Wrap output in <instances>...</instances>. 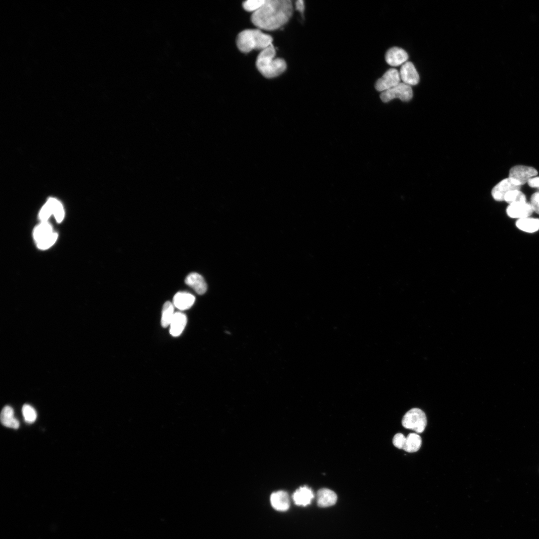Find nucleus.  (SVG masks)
Instances as JSON below:
<instances>
[{"instance_id": "f8f14e48", "label": "nucleus", "mask_w": 539, "mask_h": 539, "mask_svg": "<svg viewBox=\"0 0 539 539\" xmlns=\"http://www.w3.org/2000/svg\"><path fill=\"white\" fill-rule=\"evenodd\" d=\"M408 59V55L403 49L393 47L390 48L386 53L385 60L386 62L392 66H397L403 64L407 62Z\"/></svg>"}, {"instance_id": "4468645a", "label": "nucleus", "mask_w": 539, "mask_h": 539, "mask_svg": "<svg viewBox=\"0 0 539 539\" xmlns=\"http://www.w3.org/2000/svg\"><path fill=\"white\" fill-rule=\"evenodd\" d=\"M313 498L314 494L312 491L307 486L299 487L294 492L292 496L294 503L300 506L308 505Z\"/></svg>"}, {"instance_id": "412c9836", "label": "nucleus", "mask_w": 539, "mask_h": 539, "mask_svg": "<svg viewBox=\"0 0 539 539\" xmlns=\"http://www.w3.org/2000/svg\"><path fill=\"white\" fill-rule=\"evenodd\" d=\"M422 444L421 437L417 434L411 433L406 437L403 450L409 453L415 452L419 450Z\"/></svg>"}, {"instance_id": "f3484780", "label": "nucleus", "mask_w": 539, "mask_h": 539, "mask_svg": "<svg viewBox=\"0 0 539 539\" xmlns=\"http://www.w3.org/2000/svg\"><path fill=\"white\" fill-rule=\"evenodd\" d=\"M337 499L336 494L328 489H321L317 493V503L320 507H328L334 505Z\"/></svg>"}, {"instance_id": "c85d7f7f", "label": "nucleus", "mask_w": 539, "mask_h": 539, "mask_svg": "<svg viewBox=\"0 0 539 539\" xmlns=\"http://www.w3.org/2000/svg\"><path fill=\"white\" fill-rule=\"evenodd\" d=\"M530 203L533 212L539 215V192H536L532 195Z\"/></svg>"}, {"instance_id": "f03ea898", "label": "nucleus", "mask_w": 539, "mask_h": 539, "mask_svg": "<svg viewBox=\"0 0 539 539\" xmlns=\"http://www.w3.org/2000/svg\"><path fill=\"white\" fill-rule=\"evenodd\" d=\"M275 54V48L271 44L261 51L257 58V68L266 78H271L278 76L286 69L285 60L281 58H274Z\"/></svg>"}, {"instance_id": "dca6fc26", "label": "nucleus", "mask_w": 539, "mask_h": 539, "mask_svg": "<svg viewBox=\"0 0 539 539\" xmlns=\"http://www.w3.org/2000/svg\"><path fill=\"white\" fill-rule=\"evenodd\" d=\"M272 507L276 510L285 511L289 507V500L287 493L279 491L273 493L270 497Z\"/></svg>"}, {"instance_id": "ddd939ff", "label": "nucleus", "mask_w": 539, "mask_h": 539, "mask_svg": "<svg viewBox=\"0 0 539 539\" xmlns=\"http://www.w3.org/2000/svg\"><path fill=\"white\" fill-rule=\"evenodd\" d=\"M185 282L199 294H203L207 291V285L204 278L197 272H191L188 274L185 279Z\"/></svg>"}, {"instance_id": "cd10ccee", "label": "nucleus", "mask_w": 539, "mask_h": 539, "mask_svg": "<svg viewBox=\"0 0 539 539\" xmlns=\"http://www.w3.org/2000/svg\"><path fill=\"white\" fill-rule=\"evenodd\" d=\"M406 441V437L402 433L395 434L393 438V444L396 447L403 449Z\"/></svg>"}, {"instance_id": "6e6552de", "label": "nucleus", "mask_w": 539, "mask_h": 539, "mask_svg": "<svg viewBox=\"0 0 539 539\" xmlns=\"http://www.w3.org/2000/svg\"><path fill=\"white\" fill-rule=\"evenodd\" d=\"M399 72L395 68L388 70L375 83V87L379 92L388 90L400 83Z\"/></svg>"}, {"instance_id": "f257e3e1", "label": "nucleus", "mask_w": 539, "mask_h": 539, "mask_svg": "<svg viewBox=\"0 0 539 539\" xmlns=\"http://www.w3.org/2000/svg\"><path fill=\"white\" fill-rule=\"evenodd\" d=\"M293 8L290 0H265L261 8L252 13L251 21L259 28L274 30L289 20Z\"/></svg>"}, {"instance_id": "1a4fd4ad", "label": "nucleus", "mask_w": 539, "mask_h": 539, "mask_svg": "<svg viewBox=\"0 0 539 539\" xmlns=\"http://www.w3.org/2000/svg\"><path fill=\"white\" fill-rule=\"evenodd\" d=\"M506 212L510 217L520 219L530 217L533 210L530 203L526 201L510 204Z\"/></svg>"}, {"instance_id": "aec40b11", "label": "nucleus", "mask_w": 539, "mask_h": 539, "mask_svg": "<svg viewBox=\"0 0 539 539\" xmlns=\"http://www.w3.org/2000/svg\"><path fill=\"white\" fill-rule=\"evenodd\" d=\"M517 227L527 233H534L539 230V219L527 217L518 219L516 223Z\"/></svg>"}, {"instance_id": "c756f323", "label": "nucleus", "mask_w": 539, "mask_h": 539, "mask_svg": "<svg viewBox=\"0 0 539 539\" xmlns=\"http://www.w3.org/2000/svg\"><path fill=\"white\" fill-rule=\"evenodd\" d=\"M528 183L531 187L539 188V177H535L530 179Z\"/></svg>"}, {"instance_id": "7c9ffc66", "label": "nucleus", "mask_w": 539, "mask_h": 539, "mask_svg": "<svg viewBox=\"0 0 539 539\" xmlns=\"http://www.w3.org/2000/svg\"><path fill=\"white\" fill-rule=\"evenodd\" d=\"M296 9L301 13H303L304 10V1L302 0H298L295 2Z\"/></svg>"}, {"instance_id": "b1692460", "label": "nucleus", "mask_w": 539, "mask_h": 539, "mask_svg": "<svg viewBox=\"0 0 539 539\" xmlns=\"http://www.w3.org/2000/svg\"><path fill=\"white\" fill-rule=\"evenodd\" d=\"M504 201L510 204L526 202L525 194L520 190H512L507 193L504 197Z\"/></svg>"}, {"instance_id": "7ed1b4c3", "label": "nucleus", "mask_w": 539, "mask_h": 539, "mask_svg": "<svg viewBox=\"0 0 539 539\" xmlns=\"http://www.w3.org/2000/svg\"><path fill=\"white\" fill-rule=\"evenodd\" d=\"M272 37L259 29L243 30L238 34L236 38L238 49L245 53L254 49L262 51L272 44Z\"/></svg>"}, {"instance_id": "2eb2a0df", "label": "nucleus", "mask_w": 539, "mask_h": 539, "mask_svg": "<svg viewBox=\"0 0 539 539\" xmlns=\"http://www.w3.org/2000/svg\"><path fill=\"white\" fill-rule=\"evenodd\" d=\"M195 301V297L190 293L178 292L173 297V304L181 310H185L191 307Z\"/></svg>"}, {"instance_id": "5701e85b", "label": "nucleus", "mask_w": 539, "mask_h": 539, "mask_svg": "<svg viewBox=\"0 0 539 539\" xmlns=\"http://www.w3.org/2000/svg\"><path fill=\"white\" fill-rule=\"evenodd\" d=\"M47 201L49 203L52 211V214L58 223H60L64 217V211L61 203L57 199L49 198Z\"/></svg>"}, {"instance_id": "a878e982", "label": "nucleus", "mask_w": 539, "mask_h": 539, "mask_svg": "<svg viewBox=\"0 0 539 539\" xmlns=\"http://www.w3.org/2000/svg\"><path fill=\"white\" fill-rule=\"evenodd\" d=\"M265 0H248L243 2V8L253 13L257 11L263 5Z\"/></svg>"}, {"instance_id": "bb28decb", "label": "nucleus", "mask_w": 539, "mask_h": 539, "mask_svg": "<svg viewBox=\"0 0 539 539\" xmlns=\"http://www.w3.org/2000/svg\"><path fill=\"white\" fill-rule=\"evenodd\" d=\"M52 214L53 215L51 207L47 201L40 210L39 218L41 222H46Z\"/></svg>"}, {"instance_id": "39448f33", "label": "nucleus", "mask_w": 539, "mask_h": 539, "mask_svg": "<svg viewBox=\"0 0 539 539\" xmlns=\"http://www.w3.org/2000/svg\"><path fill=\"white\" fill-rule=\"evenodd\" d=\"M402 424L404 428L421 433L424 431L427 425L426 415L419 408H412L404 415Z\"/></svg>"}, {"instance_id": "20e7f679", "label": "nucleus", "mask_w": 539, "mask_h": 539, "mask_svg": "<svg viewBox=\"0 0 539 539\" xmlns=\"http://www.w3.org/2000/svg\"><path fill=\"white\" fill-rule=\"evenodd\" d=\"M33 235L37 247L41 250L51 247L58 237L57 234L53 231L51 225L47 221L41 222L35 228Z\"/></svg>"}, {"instance_id": "4be33fe9", "label": "nucleus", "mask_w": 539, "mask_h": 539, "mask_svg": "<svg viewBox=\"0 0 539 539\" xmlns=\"http://www.w3.org/2000/svg\"><path fill=\"white\" fill-rule=\"evenodd\" d=\"M174 305L170 301L166 302L163 306L161 323L163 327L170 325L174 314Z\"/></svg>"}, {"instance_id": "6ab92c4d", "label": "nucleus", "mask_w": 539, "mask_h": 539, "mask_svg": "<svg viewBox=\"0 0 539 539\" xmlns=\"http://www.w3.org/2000/svg\"><path fill=\"white\" fill-rule=\"evenodd\" d=\"M0 421L5 427L13 429H17L19 426L18 420L14 417L13 409L9 406H4L0 413Z\"/></svg>"}, {"instance_id": "a211bd4d", "label": "nucleus", "mask_w": 539, "mask_h": 539, "mask_svg": "<svg viewBox=\"0 0 539 539\" xmlns=\"http://www.w3.org/2000/svg\"><path fill=\"white\" fill-rule=\"evenodd\" d=\"M187 317L181 312H175L170 324V333L173 336H179L187 324Z\"/></svg>"}, {"instance_id": "9d476101", "label": "nucleus", "mask_w": 539, "mask_h": 539, "mask_svg": "<svg viewBox=\"0 0 539 539\" xmlns=\"http://www.w3.org/2000/svg\"><path fill=\"white\" fill-rule=\"evenodd\" d=\"M521 186L515 184L509 177L502 180L498 183L492 190L493 198L497 201H504L506 194L509 192L520 190Z\"/></svg>"}, {"instance_id": "393cba45", "label": "nucleus", "mask_w": 539, "mask_h": 539, "mask_svg": "<svg viewBox=\"0 0 539 539\" xmlns=\"http://www.w3.org/2000/svg\"><path fill=\"white\" fill-rule=\"evenodd\" d=\"M22 413L24 420L27 423L34 422L37 417L35 409L28 404H24L22 408Z\"/></svg>"}, {"instance_id": "0eeeda50", "label": "nucleus", "mask_w": 539, "mask_h": 539, "mask_svg": "<svg viewBox=\"0 0 539 539\" xmlns=\"http://www.w3.org/2000/svg\"><path fill=\"white\" fill-rule=\"evenodd\" d=\"M537 174V170L533 167L517 165L510 169L509 178L515 184L521 186L528 183L530 179L535 177Z\"/></svg>"}, {"instance_id": "423d86ee", "label": "nucleus", "mask_w": 539, "mask_h": 539, "mask_svg": "<svg viewBox=\"0 0 539 539\" xmlns=\"http://www.w3.org/2000/svg\"><path fill=\"white\" fill-rule=\"evenodd\" d=\"M412 97L413 91L411 86L403 82L399 83L380 94V98L384 102H388L394 98H399L403 101H408Z\"/></svg>"}, {"instance_id": "9b49d317", "label": "nucleus", "mask_w": 539, "mask_h": 539, "mask_svg": "<svg viewBox=\"0 0 539 539\" xmlns=\"http://www.w3.org/2000/svg\"><path fill=\"white\" fill-rule=\"evenodd\" d=\"M399 74L403 82L410 86L416 85L419 81V75L411 62L404 63L401 67Z\"/></svg>"}]
</instances>
